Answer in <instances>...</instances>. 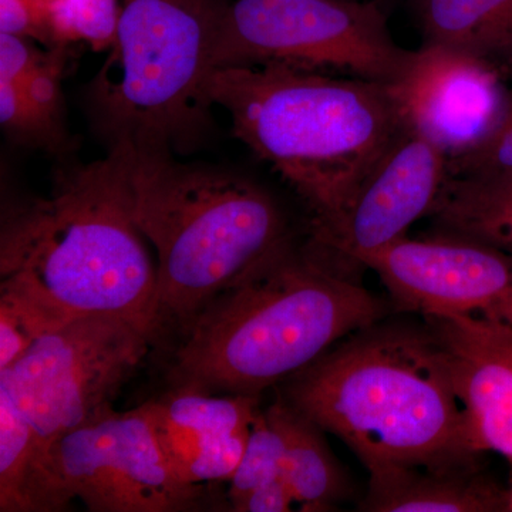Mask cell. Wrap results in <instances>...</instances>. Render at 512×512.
<instances>
[{
	"label": "cell",
	"instance_id": "cell-28",
	"mask_svg": "<svg viewBox=\"0 0 512 512\" xmlns=\"http://www.w3.org/2000/svg\"><path fill=\"white\" fill-rule=\"evenodd\" d=\"M497 67L501 70V73L504 74L505 79H507V82L510 83L512 87V50L497 64Z\"/></svg>",
	"mask_w": 512,
	"mask_h": 512
},
{
	"label": "cell",
	"instance_id": "cell-5",
	"mask_svg": "<svg viewBox=\"0 0 512 512\" xmlns=\"http://www.w3.org/2000/svg\"><path fill=\"white\" fill-rule=\"evenodd\" d=\"M131 190L134 222L157 252V335L184 338L225 288L292 244L274 195L244 175L133 148Z\"/></svg>",
	"mask_w": 512,
	"mask_h": 512
},
{
	"label": "cell",
	"instance_id": "cell-21",
	"mask_svg": "<svg viewBox=\"0 0 512 512\" xmlns=\"http://www.w3.org/2000/svg\"><path fill=\"white\" fill-rule=\"evenodd\" d=\"M0 123L6 136L20 146L40 148L56 156H64L73 148L64 116L30 100L8 80H0Z\"/></svg>",
	"mask_w": 512,
	"mask_h": 512
},
{
	"label": "cell",
	"instance_id": "cell-7",
	"mask_svg": "<svg viewBox=\"0 0 512 512\" xmlns=\"http://www.w3.org/2000/svg\"><path fill=\"white\" fill-rule=\"evenodd\" d=\"M383 0H234L210 69L282 63L311 72L399 84L419 50L397 45Z\"/></svg>",
	"mask_w": 512,
	"mask_h": 512
},
{
	"label": "cell",
	"instance_id": "cell-8",
	"mask_svg": "<svg viewBox=\"0 0 512 512\" xmlns=\"http://www.w3.org/2000/svg\"><path fill=\"white\" fill-rule=\"evenodd\" d=\"M201 497L202 485L174 473L144 403L124 413L111 407L37 451L28 512L67 510L73 500L92 512H177Z\"/></svg>",
	"mask_w": 512,
	"mask_h": 512
},
{
	"label": "cell",
	"instance_id": "cell-10",
	"mask_svg": "<svg viewBox=\"0 0 512 512\" xmlns=\"http://www.w3.org/2000/svg\"><path fill=\"white\" fill-rule=\"evenodd\" d=\"M404 309L426 315H461L512 332V255L470 239L404 237L367 256Z\"/></svg>",
	"mask_w": 512,
	"mask_h": 512
},
{
	"label": "cell",
	"instance_id": "cell-15",
	"mask_svg": "<svg viewBox=\"0 0 512 512\" xmlns=\"http://www.w3.org/2000/svg\"><path fill=\"white\" fill-rule=\"evenodd\" d=\"M429 218L434 234L470 239L512 255V171L447 174Z\"/></svg>",
	"mask_w": 512,
	"mask_h": 512
},
{
	"label": "cell",
	"instance_id": "cell-14",
	"mask_svg": "<svg viewBox=\"0 0 512 512\" xmlns=\"http://www.w3.org/2000/svg\"><path fill=\"white\" fill-rule=\"evenodd\" d=\"M363 511L488 512L508 510V497L474 468L429 470L390 467L372 471Z\"/></svg>",
	"mask_w": 512,
	"mask_h": 512
},
{
	"label": "cell",
	"instance_id": "cell-2",
	"mask_svg": "<svg viewBox=\"0 0 512 512\" xmlns=\"http://www.w3.org/2000/svg\"><path fill=\"white\" fill-rule=\"evenodd\" d=\"M282 400L339 437L369 473L474 468L480 454L429 328L359 330L284 380Z\"/></svg>",
	"mask_w": 512,
	"mask_h": 512
},
{
	"label": "cell",
	"instance_id": "cell-27",
	"mask_svg": "<svg viewBox=\"0 0 512 512\" xmlns=\"http://www.w3.org/2000/svg\"><path fill=\"white\" fill-rule=\"evenodd\" d=\"M491 325V323H490ZM495 330V335H497L498 340H500L501 345L504 346L508 352L511 353L512 356V332L511 330L501 328V326L491 325Z\"/></svg>",
	"mask_w": 512,
	"mask_h": 512
},
{
	"label": "cell",
	"instance_id": "cell-18",
	"mask_svg": "<svg viewBox=\"0 0 512 512\" xmlns=\"http://www.w3.org/2000/svg\"><path fill=\"white\" fill-rule=\"evenodd\" d=\"M259 396L204 394L171 390L148 402L157 427L197 436H221L249 427L258 413Z\"/></svg>",
	"mask_w": 512,
	"mask_h": 512
},
{
	"label": "cell",
	"instance_id": "cell-4",
	"mask_svg": "<svg viewBox=\"0 0 512 512\" xmlns=\"http://www.w3.org/2000/svg\"><path fill=\"white\" fill-rule=\"evenodd\" d=\"M204 92L305 202L312 228L338 220L407 126L394 84L288 64L214 69Z\"/></svg>",
	"mask_w": 512,
	"mask_h": 512
},
{
	"label": "cell",
	"instance_id": "cell-17",
	"mask_svg": "<svg viewBox=\"0 0 512 512\" xmlns=\"http://www.w3.org/2000/svg\"><path fill=\"white\" fill-rule=\"evenodd\" d=\"M423 46L446 47L497 66L512 50V0H409Z\"/></svg>",
	"mask_w": 512,
	"mask_h": 512
},
{
	"label": "cell",
	"instance_id": "cell-20",
	"mask_svg": "<svg viewBox=\"0 0 512 512\" xmlns=\"http://www.w3.org/2000/svg\"><path fill=\"white\" fill-rule=\"evenodd\" d=\"M39 450L36 431L0 387V511L28 512V485Z\"/></svg>",
	"mask_w": 512,
	"mask_h": 512
},
{
	"label": "cell",
	"instance_id": "cell-26",
	"mask_svg": "<svg viewBox=\"0 0 512 512\" xmlns=\"http://www.w3.org/2000/svg\"><path fill=\"white\" fill-rule=\"evenodd\" d=\"M293 503L291 488L284 477H278L259 485L231 507L237 512H286L292 510Z\"/></svg>",
	"mask_w": 512,
	"mask_h": 512
},
{
	"label": "cell",
	"instance_id": "cell-12",
	"mask_svg": "<svg viewBox=\"0 0 512 512\" xmlns=\"http://www.w3.org/2000/svg\"><path fill=\"white\" fill-rule=\"evenodd\" d=\"M394 89L406 123L447 160L470 153L493 133L511 93L494 63L437 46H421L412 72Z\"/></svg>",
	"mask_w": 512,
	"mask_h": 512
},
{
	"label": "cell",
	"instance_id": "cell-9",
	"mask_svg": "<svg viewBox=\"0 0 512 512\" xmlns=\"http://www.w3.org/2000/svg\"><path fill=\"white\" fill-rule=\"evenodd\" d=\"M150 343V336L127 319L80 316L46 333L0 370V387L32 424L40 451L111 409Z\"/></svg>",
	"mask_w": 512,
	"mask_h": 512
},
{
	"label": "cell",
	"instance_id": "cell-24",
	"mask_svg": "<svg viewBox=\"0 0 512 512\" xmlns=\"http://www.w3.org/2000/svg\"><path fill=\"white\" fill-rule=\"evenodd\" d=\"M494 170L512 171V87L507 109L493 133L470 153L447 160V174Z\"/></svg>",
	"mask_w": 512,
	"mask_h": 512
},
{
	"label": "cell",
	"instance_id": "cell-3",
	"mask_svg": "<svg viewBox=\"0 0 512 512\" xmlns=\"http://www.w3.org/2000/svg\"><path fill=\"white\" fill-rule=\"evenodd\" d=\"M386 311L376 295L292 242L201 312L167 380L181 392L259 396Z\"/></svg>",
	"mask_w": 512,
	"mask_h": 512
},
{
	"label": "cell",
	"instance_id": "cell-13",
	"mask_svg": "<svg viewBox=\"0 0 512 512\" xmlns=\"http://www.w3.org/2000/svg\"><path fill=\"white\" fill-rule=\"evenodd\" d=\"M446 355L451 380L478 453L512 461V356L490 323L461 315H426Z\"/></svg>",
	"mask_w": 512,
	"mask_h": 512
},
{
	"label": "cell",
	"instance_id": "cell-23",
	"mask_svg": "<svg viewBox=\"0 0 512 512\" xmlns=\"http://www.w3.org/2000/svg\"><path fill=\"white\" fill-rule=\"evenodd\" d=\"M285 444L281 433L258 410L249 430L247 447L241 463L229 480V503H238L259 485L282 477Z\"/></svg>",
	"mask_w": 512,
	"mask_h": 512
},
{
	"label": "cell",
	"instance_id": "cell-1",
	"mask_svg": "<svg viewBox=\"0 0 512 512\" xmlns=\"http://www.w3.org/2000/svg\"><path fill=\"white\" fill-rule=\"evenodd\" d=\"M133 148L56 171L49 197L8 208L0 231V291L67 319L119 316L157 336V266L133 218Z\"/></svg>",
	"mask_w": 512,
	"mask_h": 512
},
{
	"label": "cell",
	"instance_id": "cell-11",
	"mask_svg": "<svg viewBox=\"0 0 512 512\" xmlns=\"http://www.w3.org/2000/svg\"><path fill=\"white\" fill-rule=\"evenodd\" d=\"M446 177L447 157L407 124L338 220L312 228L306 251L330 262L362 264L429 217Z\"/></svg>",
	"mask_w": 512,
	"mask_h": 512
},
{
	"label": "cell",
	"instance_id": "cell-22",
	"mask_svg": "<svg viewBox=\"0 0 512 512\" xmlns=\"http://www.w3.org/2000/svg\"><path fill=\"white\" fill-rule=\"evenodd\" d=\"M70 320L28 296L0 291V370L8 369L33 343Z\"/></svg>",
	"mask_w": 512,
	"mask_h": 512
},
{
	"label": "cell",
	"instance_id": "cell-19",
	"mask_svg": "<svg viewBox=\"0 0 512 512\" xmlns=\"http://www.w3.org/2000/svg\"><path fill=\"white\" fill-rule=\"evenodd\" d=\"M156 429L174 473L184 483L202 485L231 480L244 456L251 426L221 436Z\"/></svg>",
	"mask_w": 512,
	"mask_h": 512
},
{
	"label": "cell",
	"instance_id": "cell-25",
	"mask_svg": "<svg viewBox=\"0 0 512 512\" xmlns=\"http://www.w3.org/2000/svg\"><path fill=\"white\" fill-rule=\"evenodd\" d=\"M0 33L29 37L46 45L36 0H0Z\"/></svg>",
	"mask_w": 512,
	"mask_h": 512
},
{
	"label": "cell",
	"instance_id": "cell-6",
	"mask_svg": "<svg viewBox=\"0 0 512 512\" xmlns=\"http://www.w3.org/2000/svg\"><path fill=\"white\" fill-rule=\"evenodd\" d=\"M234 0H120L111 53L89 87L109 148L173 153L210 127L204 86L215 37Z\"/></svg>",
	"mask_w": 512,
	"mask_h": 512
},
{
	"label": "cell",
	"instance_id": "cell-29",
	"mask_svg": "<svg viewBox=\"0 0 512 512\" xmlns=\"http://www.w3.org/2000/svg\"><path fill=\"white\" fill-rule=\"evenodd\" d=\"M383 2H384V3H387V2H389V0H383Z\"/></svg>",
	"mask_w": 512,
	"mask_h": 512
},
{
	"label": "cell",
	"instance_id": "cell-16",
	"mask_svg": "<svg viewBox=\"0 0 512 512\" xmlns=\"http://www.w3.org/2000/svg\"><path fill=\"white\" fill-rule=\"evenodd\" d=\"M265 416L284 439L282 477L295 503L303 510L326 511L346 498L348 478L323 436L325 430L282 399Z\"/></svg>",
	"mask_w": 512,
	"mask_h": 512
}]
</instances>
